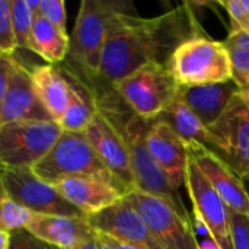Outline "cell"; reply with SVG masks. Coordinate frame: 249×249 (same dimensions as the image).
Segmentation results:
<instances>
[{
    "mask_svg": "<svg viewBox=\"0 0 249 249\" xmlns=\"http://www.w3.org/2000/svg\"><path fill=\"white\" fill-rule=\"evenodd\" d=\"M201 35L191 3L155 18H140L136 12L121 15L107 35L98 80L112 86L146 64L169 66L181 44Z\"/></svg>",
    "mask_w": 249,
    "mask_h": 249,
    "instance_id": "6da1fadb",
    "label": "cell"
},
{
    "mask_svg": "<svg viewBox=\"0 0 249 249\" xmlns=\"http://www.w3.org/2000/svg\"><path fill=\"white\" fill-rule=\"evenodd\" d=\"M95 99L98 111L102 112L118 130L128 149L136 179V190L163 198L184 219L191 220V214L187 210L179 191H175L171 187L165 172L158 165L146 144V134L150 121L136 115L123 102L112 86H108L102 92H95Z\"/></svg>",
    "mask_w": 249,
    "mask_h": 249,
    "instance_id": "7a4b0ae2",
    "label": "cell"
},
{
    "mask_svg": "<svg viewBox=\"0 0 249 249\" xmlns=\"http://www.w3.org/2000/svg\"><path fill=\"white\" fill-rule=\"evenodd\" d=\"M134 12V6L128 1L83 0L69 35L67 57L89 79H98L101 55L111 26L121 15Z\"/></svg>",
    "mask_w": 249,
    "mask_h": 249,
    "instance_id": "3957f363",
    "label": "cell"
},
{
    "mask_svg": "<svg viewBox=\"0 0 249 249\" xmlns=\"http://www.w3.org/2000/svg\"><path fill=\"white\" fill-rule=\"evenodd\" d=\"M31 169L39 179L51 185L71 177H98L109 181L124 194L83 133L63 131L51 150Z\"/></svg>",
    "mask_w": 249,
    "mask_h": 249,
    "instance_id": "277c9868",
    "label": "cell"
},
{
    "mask_svg": "<svg viewBox=\"0 0 249 249\" xmlns=\"http://www.w3.org/2000/svg\"><path fill=\"white\" fill-rule=\"evenodd\" d=\"M168 67L179 86H203L233 79L225 42L210 39L206 35L181 44L171 57Z\"/></svg>",
    "mask_w": 249,
    "mask_h": 249,
    "instance_id": "5b68a950",
    "label": "cell"
},
{
    "mask_svg": "<svg viewBox=\"0 0 249 249\" xmlns=\"http://www.w3.org/2000/svg\"><path fill=\"white\" fill-rule=\"evenodd\" d=\"M112 89L136 115L153 121L177 99L179 85L168 66L146 64L114 83Z\"/></svg>",
    "mask_w": 249,
    "mask_h": 249,
    "instance_id": "8992f818",
    "label": "cell"
},
{
    "mask_svg": "<svg viewBox=\"0 0 249 249\" xmlns=\"http://www.w3.org/2000/svg\"><path fill=\"white\" fill-rule=\"evenodd\" d=\"M63 130L57 121H15L0 125V169L36 165Z\"/></svg>",
    "mask_w": 249,
    "mask_h": 249,
    "instance_id": "52a82bcc",
    "label": "cell"
},
{
    "mask_svg": "<svg viewBox=\"0 0 249 249\" xmlns=\"http://www.w3.org/2000/svg\"><path fill=\"white\" fill-rule=\"evenodd\" d=\"M209 130L210 150L242 181H249V109L239 93Z\"/></svg>",
    "mask_w": 249,
    "mask_h": 249,
    "instance_id": "ba28073f",
    "label": "cell"
},
{
    "mask_svg": "<svg viewBox=\"0 0 249 249\" xmlns=\"http://www.w3.org/2000/svg\"><path fill=\"white\" fill-rule=\"evenodd\" d=\"M142 214L163 249H197L198 242L191 220L184 219L163 198L133 190L124 196Z\"/></svg>",
    "mask_w": 249,
    "mask_h": 249,
    "instance_id": "9c48e42d",
    "label": "cell"
},
{
    "mask_svg": "<svg viewBox=\"0 0 249 249\" xmlns=\"http://www.w3.org/2000/svg\"><path fill=\"white\" fill-rule=\"evenodd\" d=\"M7 196L34 214L88 217L66 201L54 185L39 179L31 168L0 169Z\"/></svg>",
    "mask_w": 249,
    "mask_h": 249,
    "instance_id": "30bf717a",
    "label": "cell"
},
{
    "mask_svg": "<svg viewBox=\"0 0 249 249\" xmlns=\"http://www.w3.org/2000/svg\"><path fill=\"white\" fill-rule=\"evenodd\" d=\"M185 188L193 203V213L198 214L204 220L209 228L210 238L220 249H233L231 210L190 156L187 165Z\"/></svg>",
    "mask_w": 249,
    "mask_h": 249,
    "instance_id": "8fae6325",
    "label": "cell"
},
{
    "mask_svg": "<svg viewBox=\"0 0 249 249\" xmlns=\"http://www.w3.org/2000/svg\"><path fill=\"white\" fill-rule=\"evenodd\" d=\"M83 134L107 169L117 179L124 194L136 190V179L128 149L121 134L109 123V120L102 112L96 111Z\"/></svg>",
    "mask_w": 249,
    "mask_h": 249,
    "instance_id": "7c38bea8",
    "label": "cell"
},
{
    "mask_svg": "<svg viewBox=\"0 0 249 249\" xmlns=\"http://www.w3.org/2000/svg\"><path fill=\"white\" fill-rule=\"evenodd\" d=\"M88 220L96 233L142 249H163L142 214L124 197L102 212L89 216Z\"/></svg>",
    "mask_w": 249,
    "mask_h": 249,
    "instance_id": "4fadbf2b",
    "label": "cell"
},
{
    "mask_svg": "<svg viewBox=\"0 0 249 249\" xmlns=\"http://www.w3.org/2000/svg\"><path fill=\"white\" fill-rule=\"evenodd\" d=\"M187 149L188 156L196 162L229 210L249 216V193L244 181L206 146L200 143H188Z\"/></svg>",
    "mask_w": 249,
    "mask_h": 249,
    "instance_id": "5bb4252c",
    "label": "cell"
},
{
    "mask_svg": "<svg viewBox=\"0 0 249 249\" xmlns=\"http://www.w3.org/2000/svg\"><path fill=\"white\" fill-rule=\"evenodd\" d=\"M146 144L175 191L185 188L188 149L184 140L163 121H150Z\"/></svg>",
    "mask_w": 249,
    "mask_h": 249,
    "instance_id": "9a60e30c",
    "label": "cell"
},
{
    "mask_svg": "<svg viewBox=\"0 0 249 249\" xmlns=\"http://www.w3.org/2000/svg\"><path fill=\"white\" fill-rule=\"evenodd\" d=\"M15 121H54L35 90L31 70L19 61L3 99L0 125Z\"/></svg>",
    "mask_w": 249,
    "mask_h": 249,
    "instance_id": "2e32d148",
    "label": "cell"
},
{
    "mask_svg": "<svg viewBox=\"0 0 249 249\" xmlns=\"http://www.w3.org/2000/svg\"><path fill=\"white\" fill-rule=\"evenodd\" d=\"M35 238L57 249H76L93 239L96 232L88 217L34 214L25 228Z\"/></svg>",
    "mask_w": 249,
    "mask_h": 249,
    "instance_id": "e0dca14e",
    "label": "cell"
},
{
    "mask_svg": "<svg viewBox=\"0 0 249 249\" xmlns=\"http://www.w3.org/2000/svg\"><path fill=\"white\" fill-rule=\"evenodd\" d=\"M55 190L88 217L120 201L124 194L109 181L98 177H71L57 182Z\"/></svg>",
    "mask_w": 249,
    "mask_h": 249,
    "instance_id": "ac0fdd59",
    "label": "cell"
},
{
    "mask_svg": "<svg viewBox=\"0 0 249 249\" xmlns=\"http://www.w3.org/2000/svg\"><path fill=\"white\" fill-rule=\"evenodd\" d=\"M239 93V85L235 79L222 83L203 86H179L178 98L210 127L225 112L231 101Z\"/></svg>",
    "mask_w": 249,
    "mask_h": 249,
    "instance_id": "d6986e66",
    "label": "cell"
},
{
    "mask_svg": "<svg viewBox=\"0 0 249 249\" xmlns=\"http://www.w3.org/2000/svg\"><path fill=\"white\" fill-rule=\"evenodd\" d=\"M31 76L42 105L58 123L69 104V83L63 71L51 64H42L31 69Z\"/></svg>",
    "mask_w": 249,
    "mask_h": 249,
    "instance_id": "ffe728a7",
    "label": "cell"
},
{
    "mask_svg": "<svg viewBox=\"0 0 249 249\" xmlns=\"http://www.w3.org/2000/svg\"><path fill=\"white\" fill-rule=\"evenodd\" d=\"M63 74L69 83V104L58 124L63 131L83 133L98 111L95 92L89 90L74 76L66 71Z\"/></svg>",
    "mask_w": 249,
    "mask_h": 249,
    "instance_id": "44dd1931",
    "label": "cell"
},
{
    "mask_svg": "<svg viewBox=\"0 0 249 249\" xmlns=\"http://www.w3.org/2000/svg\"><path fill=\"white\" fill-rule=\"evenodd\" d=\"M29 51L38 54L51 66L61 63L69 54V34L36 15L29 38Z\"/></svg>",
    "mask_w": 249,
    "mask_h": 249,
    "instance_id": "7402d4cb",
    "label": "cell"
},
{
    "mask_svg": "<svg viewBox=\"0 0 249 249\" xmlns=\"http://www.w3.org/2000/svg\"><path fill=\"white\" fill-rule=\"evenodd\" d=\"M156 120L166 123L184 140L185 144L200 143L210 149L213 140L209 127L204 125V123L178 96L171 104V107Z\"/></svg>",
    "mask_w": 249,
    "mask_h": 249,
    "instance_id": "603a6c76",
    "label": "cell"
},
{
    "mask_svg": "<svg viewBox=\"0 0 249 249\" xmlns=\"http://www.w3.org/2000/svg\"><path fill=\"white\" fill-rule=\"evenodd\" d=\"M229 53L233 79L238 85L249 79V31H231L225 41Z\"/></svg>",
    "mask_w": 249,
    "mask_h": 249,
    "instance_id": "cb8c5ba5",
    "label": "cell"
},
{
    "mask_svg": "<svg viewBox=\"0 0 249 249\" xmlns=\"http://www.w3.org/2000/svg\"><path fill=\"white\" fill-rule=\"evenodd\" d=\"M31 217L32 213L29 210H26L7 196L0 177V231L10 233L13 231L25 229Z\"/></svg>",
    "mask_w": 249,
    "mask_h": 249,
    "instance_id": "d4e9b609",
    "label": "cell"
},
{
    "mask_svg": "<svg viewBox=\"0 0 249 249\" xmlns=\"http://www.w3.org/2000/svg\"><path fill=\"white\" fill-rule=\"evenodd\" d=\"M35 16L36 15L29 9L26 0H12L13 32L18 48L29 50V38Z\"/></svg>",
    "mask_w": 249,
    "mask_h": 249,
    "instance_id": "484cf974",
    "label": "cell"
},
{
    "mask_svg": "<svg viewBox=\"0 0 249 249\" xmlns=\"http://www.w3.org/2000/svg\"><path fill=\"white\" fill-rule=\"evenodd\" d=\"M16 48L18 45L13 32L12 0H0V51L13 54Z\"/></svg>",
    "mask_w": 249,
    "mask_h": 249,
    "instance_id": "4316f807",
    "label": "cell"
},
{
    "mask_svg": "<svg viewBox=\"0 0 249 249\" xmlns=\"http://www.w3.org/2000/svg\"><path fill=\"white\" fill-rule=\"evenodd\" d=\"M217 4L226 9L232 23L231 31H249V0H226Z\"/></svg>",
    "mask_w": 249,
    "mask_h": 249,
    "instance_id": "83f0119b",
    "label": "cell"
},
{
    "mask_svg": "<svg viewBox=\"0 0 249 249\" xmlns=\"http://www.w3.org/2000/svg\"><path fill=\"white\" fill-rule=\"evenodd\" d=\"M38 15L55 25L61 31H66V3L64 0H39Z\"/></svg>",
    "mask_w": 249,
    "mask_h": 249,
    "instance_id": "f1b7e54d",
    "label": "cell"
},
{
    "mask_svg": "<svg viewBox=\"0 0 249 249\" xmlns=\"http://www.w3.org/2000/svg\"><path fill=\"white\" fill-rule=\"evenodd\" d=\"M231 232L233 249H249V216L231 212Z\"/></svg>",
    "mask_w": 249,
    "mask_h": 249,
    "instance_id": "f546056e",
    "label": "cell"
},
{
    "mask_svg": "<svg viewBox=\"0 0 249 249\" xmlns=\"http://www.w3.org/2000/svg\"><path fill=\"white\" fill-rule=\"evenodd\" d=\"M9 249H57L41 239L35 238L26 229H19L10 232V247Z\"/></svg>",
    "mask_w": 249,
    "mask_h": 249,
    "instance_id": "4dcf8cb0",
    "label": "cell"
},
{
    "mask_svg": "<svg viewBox=\"0 0 249 249\" xmlns=\"http://www.w3.org/2000/svg\"><path fill=\"white\" fill-rule=\"evenodd\" d=\"M18 60L15 58L13 54H7L0 51V114H1V105H3V99L6 96L7 88H9V82L12 77V73L15 70Z\"/></svg>",
    "mask_w": 249,
    "mask_h": 249,
    "instance_id": "1f68e13d",
    "label": "cell"
},
{
    "mask_svg": "<svg viewBox=\"0 0 249 249\" xmlns=\"http://www.w3.org/2000/svg\"><path fill=\"white\" fill-rule=\"evenodd\" d=\"M99 235L107 241V244H108L112 249H142L139 248V247H136V245L125 244V242H121V241H117V239H112V238H109V236H107V235H102V233H99Z\"/></svg>",
    "mask_w": 249,
    "mask_h": 249,
    "instance_id": "d6a6232c",
    "label": "cell"
},
{
    "mask_svg": "<svg viewBox=\"0 0 249 249\" xmlns=\"http://www.w3.org/2000/svg\"><path fill=\"white\" fill-rule=\"evenodd\" d=\"M239 95H241V98L244 99L245 105L248 107L249 109V79L245 83L239 85Z\"/></svg>",
    "mask_w": 249,
    "mask_h": 249,
    "instance_id": "836d02e7",
    "label": "cell"
},
{
    "mask_svg": "<svg viewBox=\"0 0 249 249\" xmlns=\"http://www.w3.org/2000/svg\"><path fill=\"white\" fill-rule=\"evenodd\" d=\"M197 249H220L219 245L212 239V238H206L201 242H198V248Z\"/></svg>",
    "mask_w": 249,
    "mask_h": 249,
    "instance_id": "e575fe53",
    "label": "cell"
},
{
    "mask_svg": "<svg viewBox=\"0 0 249 249\" xmlns=\"http://www.w3.org/2000/svg\"><path fill=\"white\" fill-rule=\"evenodd\" d=\"M10 247V233L0 231V249H9Z\"/></svg>",
    "mask_w": 249,
    "mask_h": 249,
    "instance_id": "d590c367",
    "label": "cell"
},
{
    "mask_svg": "<svg viewBox=\"0 0 249 249\" xmlns=\"http://www.w3.org/2000/svg\"><path fill=\"white\" fill-rule=\"evenodd\" d=\"M76 249H99V245H98V241H96V236H95L93 239H90V241L85 242L83 245L77 247V248H76Z\"/></svg>",
    "mask_w": 249,
    "mask_h": 249,
    "instance_id": "8d00e7d4",
    "label": "cell"
},
{
    "mask_svg": "<svg viewBox=\"0 0 249 249\" xmlns=\"http://www.w3.org/2000/svg\"><path fill=\"white\" fill-rule=\"evenodd\" d=\"M96 241H98V245H99V249H112L108 244H107V241L99 235V233H96Z\"/></svg>",
    "mask_w": 249,
    "mask_h": 249,
    "instance_id": "74e56055",
    "label": "cell"
}]
</instances>
